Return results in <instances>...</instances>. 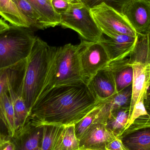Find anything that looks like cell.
<instances>
[{
    "label": "cell",
    "instance_id": "33",
    "mask_svg": "<svg viewBox=\"0 0 150 150\" xmlns=\"http://www.w3.org/2000/svg\"><path fill=\"white\" fill-rule=\"evenodd\" d=\"M9 25H8L5 21L0 18V32L8 28Z\"/></svg>",
    "mask_w": 150,
    "mask_h": 150
},
{
    "label": "cell",
    "instance_id": "24",
    "mask_svg": "<svg viewBox=\"0 0 150 150\" xmlns=\"http://www.w3.org/2000/svg\"><path fill=\"white\" fill-rule=\"evenodd\" d=\"M42 126L43 133L39 150H55L58 139L64 127L52 125Z\"/></svg>",
    "mask_w": 150,
    "mask_h": 150
},
{
    "label": "cell",
    "instance_id": "35",
    "mask_svg": "<svg viewBox=\"0 0 150 150\" xmlns=\"http://www.w3.org/2000/svg\"><path fill=\"white\" fill-rule=\"evenodd\" d=\"M149 47H150V31L149 33Z\"/></svg>",
    "mask_w": 150,
    "mask_h": 150
},
{
    "label": "cell",
    "instance_id": "32",
    "mask_svg": "<svg viewBox=\"0 0 150 150\" xmlns=\"http://www.w3.org/2000/svg\"><path fill=\"white\" fill-rule=\"evenodd\" d=\"M144 105L147 112L150 113V95L147 94V97L144 100Z\"/></svg>",
    "mask_w": 150,
    "mask_h": 150
},
{
    "label": "cell",
    "instance_id": "22",
    "mask_svg": "<svg viewBox=\"0 0 150 150\" xmlns=\"http://www.w3.org/2000/svg\"><path fill=\"white\" fill-rule=\"evenodd\" d=\"M130 107L122 108L113 111L106 122V127L118 137L127 127Z\"/></svg>",
    "mask_w": 150,
    "mask_h": 150
},
{
    "label": "cell",
    "instance_id": "13",
    "mask_svg": "<svg viewBox=\"0 0 150 150\" xmlns=\"http://www.w3.org/2000/svg\"><path fill=\"white\" fill-rule=\"evenodd\" d=\"M87 84L99 101L105 100L117 92L113 76L107 67L98 72Z\"/></svg>",
    "mask_w": 150,
    "mask_h": 150
},
{
    "label": "cell",
    "instance_id": "20",
    "mask_svg": "<svg viewBox=\"0 0 150 150\" xmlns=\"http://www.w3.org/2000/svg\"><path fill=\"white\" fill-rule=\"evenodd\" d=\"M0 122L8 131V135L13 138L16 133V126L13 104L8 92L0 97Z\"/></svg>",
    "mask_w": 150,
    "mask_h": 150
},
{
    "label": "cell",
    "instance_id": "14",
    "mask_svg": "<svg viewBox=\"0 0 150 150\" xmlns=\"http://www.w3.org/2000/svg\"><path fill=\"white\" fill-rule=\"evenodd\" d=\"M132 97V85L114 94L105 100L101 101L100 111L94 122L105 124L112 112L122 108L130 107Z\"/></svg>",
    "mask_w": 150,
    "mask_h": 150
},
{
    "label": "cell",
    "instance_id": "37",
    "mask_svg": "<svg viewBox=\"0 0 150 150\" xmlns=\"http://www.w3.org/2000/svg\"><path fill=\"white\" fill-rule=\"evenodd\" d=\"M145 1H150V0H145Z\"/></svg>",
    "mask_w": 150,
    "mask_h": 150
},
{
    "label": "cell",
    "instance_id": "27",
    "mask_svg": "<svg viewBox=\"0 0 150 150\" xmlns=\"http://www.w3.org/2000/svg\"><path fill=\"white\" fill-rule=\"evenodd\" d=\"M0 129V150H16V146L14 140L1 132Z\"/></svg>",
    "mask_w": 150,
    "mask_h": 150
},
{
    "label": "cell",
    "instance_id": "19",
    "mask_svg": "<svg viewBox=\"0 0 150 150\" xmlns=\"http://www.w3.org/2000/svg\"><path fill=\"white\" fill-rule=\"evenodd\" d=\"M39 15L44 29L59 25L61 15L53 7L52 0H27Z\"/></svg>",
    "mask_w": 150,
    "mask_h": 150
},
{
    "label": "cell",
    "instance_id": "30",
    "mask_svg": "<svg viewBox=\"0 0 150 150\" xmlns=\"http://www.w3.org/2000/svg\"><path fill=\"white\" fill-rule=\"evenodd\" d=\"M106 150H126L121 141L117 137L107 145Z\"/></svg>",
    "mask_w": 150,
    "mask_h": 150
},
{
    "label": "cell",
    "instance_id": "26",
    "mask_svg": "<svg viewBox=\"0 0 150 150\" xmlns=\"http://www.w3.org/2000/svg\"><path fill=\"white\" fill-rule=\"evenodd\" d=\"M101 106V101H100L95 108H93L81 120L75 124V133L79 140L81 138L89 127L94 123L100 111Z\"/></svg>",
    "mask_w": 150,
    "mask_h": 150
},
{
    "label": "cell",
    "instance_id": "15",
    "mask_svg": "<svg viewBox=\"0 0 150 150\" xmlns=\"http://www.w3.org/2000/svg\"><path fill=\"white\" fill-rule=\"evenodd\" d=\"M27 60L11 67L0 69V97L3 93L8 92L11 87H23Z\"/></svg>",
    "mask_w": 150,
    "mask_h": 150
},
{
    "label": "cell",
    "instance_id": "7",
    "mask_svg": "<svg viewBox=\"0 0 150 150\" xmlns=\"http://www.w3.org/2000/svg\"><path fill=\"white\" fill-rule=\"evenodd\" d=\"M90 10L97 25L108 37L113 38L118 34L137 36L136 32L126 18L108 4L104 3Z\"/></svg>",
    "mask_w": 150,
    "mask_h": 150
},
{
    "label": "cell",
    "instance_id": "36",
    "mask_svg": "<svg viewBox=\"0 0 150 150\" xmlns=\"http://www.w3.org/2000/svg\"><path fill=\"white\" fill-rule=\"evenodd\" d=\"M69 1H77V0H69Z\"/></svg>",
    "mask_w": 150,
    "mask_h": 150
},
{
    "label": "cell",
    "instance_id": "16",
    "mask_svg": "<svg viewBox=\"0 0 150 150\" xmlns=\"http://www.w3.org/2000/svg\"><path fill=\"white\" fill-rule=\"evenodd\" d=\"M42 133L43 126L36 127L28 121L21 132L13 138L16 150H39Z\"/></svg>",
    "mask_w": 150,
    "mask_h": 150
},
{
    "label": "cell",
    "instance_id": "28",
    "mask_svg": "<svg viewBox=\"0 0 150 150\" xmlns=\"http://www.w3.org/2000/svg\"><path fill=\"white\" fill-rule=\"evenodd\" d=\"M72 2L69 0H52L54 9L60 15L67 10Z\"/></svg>",
    "mask_w": 150,
    "mask_h": 150
},
{
    "label": "cell",
    "instance_id": "29",
    "mask_svg": "<svg viewBox=\"0 0 150 150\" xmlns=\"http://www.w3.org/2000/svg\"><path fill=\"white\" fill-rule=\"evenodd\" d=\"M89 8L91 9L101 4L105 3L110 5L111 0H79Z\"/></svg>",
    "mask_w": 150,
    "mask_h": 150
},
{
    "label": "cell",
    "instance_id": "12",
    "mask_svg": "<svg viewBox=\"0 0 150 150\" xmlns=\"http://www.w3.org/2000/svg\"><path fill=\"white\" fill-rule=\"evenodd\" d=\"M138 36L118 34L113 38L102 37L99 42L106 51L110 61L128 58L134 50Z\"/></svg>",
    "mask_w": 150,
    "mask_h": 150
},
{
    "label": "cell",
    "instance_id": "23",
    "mask_svg": "<svg viewBox=\"0 0 150 150\" xmlns=\"http://www.w3.org/2000/svg\"><path fill=\"white\" fill-rule=\"evenodd\" d=\"M12 1L25 18L30 29L44 30L39 15L27 0H12Z\"/></svg>",
    "mask_w": 150,
    "mask_h": 150
},
{
    "label": "cell",
    "instance_id": "17",
    "mask_svg": "<svg viewBox=\"0 0 150 150\" xmlns=\"http://www.w3.org/2000/svg\"><path fill=\"white\" fill-rule=\"evenodd\" d=\"M129 57L111 62L107 67L113 76L117 92L132 84L133 71L129 63Z\"/></svg>",
    "mask_w": 150,
    "mask_h": 150
},
{
    "label": "cell",
    "instance_id": "18",
    "mask_svg": "<svg viewBox=\"0 0 150 150\" xmlns=\"http://www.w3.org/2000/svg\"><path fill=\"white\" fill-rule=\"evenodd\" d=\"M22 91L23 87L18 86L11 87L8 91L15 112L16 126V133L15 136L23 130L30 117V112L22 98Z\"/></svg>",
    "mask_w": 150,
    "mask_h": 150
},
{
    "label": "cell",
    "instance_id": "8",
    "mask_svg": "<svg viewBox=\"0 0 150 150\" xmlns=\"http://www.w3.org/2000/svg\"><path fill=\"white\" fill-rule=\"evenodd\" d=\"M79 59L84 81L86 83L98 72L108 66L110 59L100 42L81 40Z\"/></svg>",
    "mask_w": 150,
    "mask_h": 150
},
{
    "label": "cell",
    "instance_id": "11",
    "mask_svg": "<svg viewBox=\"0 0 150 150\" xmlns=\"http://www.w3.org/2000/svg\"><path fill=\"white\" fill-rule=\"evenodd\" d=\"M117 138L105 124L94 122L79 139V150H106V146Z\"/></svg>",
    "mask_w": 150,
    "mask_h": 150
},
{
    "label": "cell",
    "instance_id": "21",
    "mask_svg": "<svg viewBox=\"0 0 150 150\" xmlns=\"http://www.w3.org/2000/svg\"><path fill=\"white\" fill-rule=\"evenodd\" d=\"M0 16L11 25L30 28L25 18L12 0H0Z\"/></svg>",
    "mask_w": 150,
    "mask_h": 150
},
{
    "label": "cell",
    "instance_id": "10",
    "mask_svg": "<svg viewBox=\"0 0 150 150\" xmlns=\"http://www.w3.org/2000/svg\"><path fill=\"white\" fill-rule=\"evenodd\" d=\"M137 34H145L150 31V3L145 0H128L120 8Z\"/></svg>",
    "mask_w": 150,
    "mask_h": 150
},
{
    "label": "cell",
    "instance_id": "1",
    "mask_svg": "<svg viewBox=\"0 0 150 150\" xmlns=\"http://www.w3.org/2000/svg\"><path fill=\"white\" fill-rule=\"evenodd\" d=\"M99 102L85 82L54 86L37 100L29 121L36 127L75 125Z\"/></svg>",
    "mask_w": 150,
    "mask_h": 150
},
{
    "label": "cell",
    "instance_id": "2",
    "mask_svg": "<svg viewBox=\"0 0 150 150\" xmlns=\"http://www.w3.org/2000/svg\"><path fill=\"white\" fill-rule=\"evenodd\" d=\"M56 49L37 37L27 58L22 96L30 112L45 91Z\"/></svg>",
    "mask_w": 150,
    "mask_h": 150
},
{
    "label": "cell",
    "instance_id": "4",
    "mask_svg": "<svg viewBox=\"0 0 150 150\" xmlns=\"http://www.w3.org/2000/svg\"><path fill=\"white\" fill-rule=\"evenodd\" d=\"M37 37L30 28L9 25L0 32V69L26 59Z\"/></svg>",
    "mask_w": 150,
    "mask_h": 150
},
{
    "label": "cell",
    "instance_id": "9",
    "mask_svg": "<svg viewBox=\"0 0 150 150\" xmlns=\"http://www.w3.org/2000/svg\"><path fill=\"white\" fill-rule=\"evenodd\" d=\"M135 120L118 137L126 150H150V113Z\"/></svg>",
    "mask_w": 150,
    "mask_h": 150
},
{
    "label": "cell",
    "instance_id": "34",
    "mask_svg": "<svg viewBox=\"0 0 150 150\" xmlns=\"http://www.w3.org/2000/svg\"><path fill=\"white\" fill-rule=\"evenodd\" d=\"M148 94H150V86L149 87V89H148Z\"/></svg>",
    "mask_w": 150,
    "mask_h": 150
},
{
    "label": "cell",
    "instance_id": "31",
    "mask_svg": "<svg viewBox=\"0 0 150 150\" xmlns=\"http://www.w3.org/2000/svg\"><path fill=\"white\" fill-rule=\"evenodd\" d=\"M128 0H111L109 6L113 7L117 10H120V8Z\"/></svg>",
    "mask_w": 150,
    "mask_h": 150
},
{
    "label": "cell",
    "instance_id": "5",
    "mask_svg": "<svg viewBox=\"0 0 150 150\" xmlns=\"http://www.w3.org/2000/svg\"><path fill=\"white\" fill-rule=\"evenodd\" d=\"M81 47L80 43L57 47L48 83L43 93L54 86L84 82L79 59Z\"/></svg>",
    "mask_w": 150,
    "mask_h": 150
},
{
    "label": "cell",
    "instance_id": "38",
    "mask_svg": "<svg viewBox=\"0 0 150 150\" xmlns=\"http://www.w3.org/2000/svg\"><path fill=\"white\" fill-rule=\"evenodd\" d=\"M149 3H150V1H149Z\"/></svg>",
    "mask_w": 150,
    "mask_h": 150
},
{
    "label": "cell",
    "instance_id": "3",
    "mask_svg": "<svg viewBox=\"0 0 150 150\" xmlns=\"http://www.w3.org/2000/svg\"><path fill=\"white\" fill-rule=\"evenodd\" d=\"M137 36L136 45L129 57V63L133 71L129 115L135 105L144 104L150 86L149 34Z\"/></svg>",
    "mask_w": 150,
    "mask_h": 150
},
{
    "label": "cell",
    "instance_id": "25",
    "mask_svg": "<svg viewBox=\"0 0 150 150\" xmlns=\"http://www.w3.org/2000/svg\"><path fill=\"white\" fill-rule=\"evenodd\" d=\"M55 150H79V140L76 136L74 125L64 127Z\"/></svg>",
    "mask_w": 150,
    "mask_h": 150
},
{
    "label": "cell",
    "instance_id": "6",
    "mask_svg": "<svg viewBox=\"0 0 150 150\" xmlns=\"http://www.w3.org/2000/svg\"><path fill=\"white\" fill-rule=\"evenodd\" d=\"M60 15V25L76 32L85 40L99 42L103 37L90 9L79 0L72 2L67 10Z\"/></svg>",
    "mask_w": 150,
    "mask_h": 150
}]
</instances>
